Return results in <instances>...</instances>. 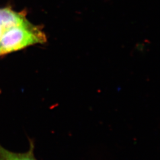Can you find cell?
Returning <instances> with one entry per match:
<instances>
[{
  "label": "cell",
  "instance_id": "3957f363",
  "mask_svg": "<svg viewBox=\"0 0 160 160\" xmlns=\"http://www.w3.org/2000/svg\"><path fill=\"white\" fill-rule=\"evenodd\" d=\"M34 142L31 141L29 150L23 153H17L8 150L0 144V160H37L34 155Z\"/></svg>",
  "mask_w": 160,
  "mask_h": 160
},
{
  "label": "cell",
  "instance_id": "277c9868",
  "mask_svg": "<svg viewBox=\"0 0 160 160\" xmlns=\"http://www.w3.org/2000/svg\"><path fill=\"white\" fill-rule=\"evenodd\" d=\"M3 55V53H2V50H1V47H0V55Z\"/></svg>",
  "mask_w": 160,
  "mask_h": 160
},
{
  "label": "cell",
  "instance_id": "6da1fadb",
  "mask_svg": "<svg viewBox=\"0 0 160 160\" xmlns=\"http://www.w3.org/2000/svg\"><path fill=\"white\" fill-rule=\"evenodd\" d=\"M46 41L45 34L28 21L4 32L0 38V47L2 53L6 54Z\"/></svg>",
  "mask_w": 160,
  "mask_h": 160
},
{
  "label": "cell",
  "instance_id": "7a4b0ae2",
  "mask_svg": "<svg viewBox=\"0 0 160 160\" xmlns=\"http://www.w3.org/2000/svg\"><path fill=\"white\" fill-rule=\"evenodd\" d=\"M23 12H18L10 8H0V38L7 30L28 22Z\"/></svg>",
  "mask_w": 160,
  "mask_h": 160
}]
</instances>
